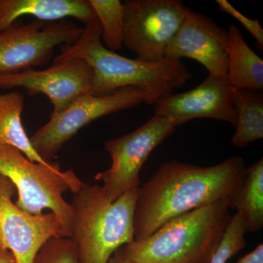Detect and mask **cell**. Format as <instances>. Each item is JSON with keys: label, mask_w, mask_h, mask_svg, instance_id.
<instances>
[{"label": "cell", "mask_w": 263, "mask_h": 263, "mask_svg": "<svg viewBox=\"0 0 263 263\" xmlns=\"http://www.w3.org/2000/svg\"><path fill=\"white\" fill-rule=\"evenodd\" d=\"M246 169L240 156L210 167L176 160L164 162L138 189L134 240L146 238L175 217L214 202L227 201L233 209Z\"/></svg>", "instance_id": "obj_1"}, {"label": "cell", "mask_w": 263, "mask_h": 263, "mask_svg": "<svg viewBox=\"0 0 263 263\" xmlns=\"http://www.w3.org/2000/svg\"><path fill=\"white\" fill-rule=\"evenodd\" d=\"M98 18L86 24L80 37L62 46L53 62L79 58L87 62L94 73L91 95L102 96L127 87H138L148 94L146 104L155 105L172 94L192 78L181 60L164 58L157 62L131 60L110 51L101 41Z\"/></svg>", "instance_id": "obj_2"}, {"label": "cell", "mask_w": 263, "mask_h": 263, "mask_svg": "<svg viewBox=\"0 0 263 263\" xmlns=\"http://www.w3.org/2000/svg\"><path fill=\"white\" fill-rule=\"evenodd\" d=\"M230 202L218 201L175 217L122 247L137 263H209L229 223Z\"/></svg>", "instance_id": "obj_3"}, {"label": "cell", "mask_w": 263, "mask_h": 263, "mask_svg": "<svg viewBox=\"0 0 263 263\" xmlns=\"http://www.w3.org/2000/svg\"><path fill=\"white\" fill-rule=\"evenodd\" d=\"M138 188L111 202L103 186L84 183L74 193L72 239L81 263H108L118 249L134 240Z\"/></svg>", "instance_id": "obj_4"}, {"label": "cell", "mask_w": 263, "mask_h": 263, "mask_svg": "<svg viewBox=\"0 0 263 263\" xmlns=\"http://www.w3.org/2000/svg\"><path fill=\"white\" fill-rule=\"evenodd\" d=\"M0 174L14 183L19 209L36 216L49 209L60 222V237H72L73 210L63 195L69 190L78 193L84 183L73 170L62 171L56 162H32L14 147L0 143Z\"/></svg>", "instance_id": "obj_5"}, {"label": "cell", "mask_w": 263, "mask_h": 263, "mask_svg": "<svg viewBox=\"0 0 263 263\" xmlns=\"http://www.w3.org/2000/svg\"><path fill=\"white\" fill-rule=\"evenodd\" d=\"M148 94L138 87H127L110 94L84 95L63 111L51 114L49 121L31 137L30 141L45 162L51 161L83 127L99 118L147 103Z\"/></svg>", "instance_id": "obj_6"}, {"label": "cell", "mask_w": 263, "mask_h": 263, "mask_svg": "<svg viewBox=\"0 0 263 263\" xmlns=\"http://www.w3.org/2000/svg\"><path fill=\"white\" fill-rule=\"evenodd\" d=\"M123 44L136 60L157 62L182 23L188 8L180 0H126Z\"/></svg>", "instance_id": "obj_7"}, {"label": "cell", "mask_w": 263, "mask_h": 263, "mask_svg": "<svg viewBox=\"0 0 263 263\" xmlns=\"http://www.w3.org/2000/svg\"><path fill=\"white\" fill-rule=\"evenodd\" d=\"M84 27L72 22H14L0 32V74L48 65L55 48L75 43Z\"/></svg>", "instance_id": "obj_8"}, {"label": "cell", "mask_w": 263, "mask_h": 263, "mask_svg": "<svg viewBox=\"0 0 263 263\" xmlns=\"http://www.w3.org/2000/svg\"><path fill=\"white\" fill-rule=\"evenodd\" d=\"M175 129L176 126L172 122L155 115L136 130L105 143L112 164L107 171L97 174L95 179L103 181V190L110 201H115L129 190L140 187L142 166L152 151L167 139Z\"/></svg>", "instance_id": "obj_9"}, {"label": "cell", "mask_w": 263, "mask_h": 263, "mask_svg": "<svg viewBox=\"0 0 263 263\" xmlns=\"http://www.w3.org/2000/svg\"><path fill=\"white\" fill-rule=\"evenodd\" d=\"M94 73L89 64L76 58L53 62L48 68L0 74V89L23 88L29 95H46L58 114L84 95L91 94Z\"/></svg>", "instance_id": "obj_10"}, {"label": "cell", "mask_w": 263, "mask_h": 263, "mask_svg": "<svg viewBox=\"0 0 263 263\" xmlns=\"http://www.w3.org/2000/svg\"><path fill=\"white\" fill-rule=\"evenodd\" d=\"M14 183L0 174V256L11 252L15 263H32L38 251L52 237L60 236L53 213L31 215L12 201Z\"/></svg>", "instance_id": "obj_11"}, {"label": "cell", "mask_w": 263, "mask_h": 263, "mask_svg": "<svg viewBox=\"0 0 263 263\" xmlns=\"http://www.w3.org/2000/svg\"><path fill=\"white\" fill-rule=\"evenodd\" d=\"M227 47L228 30L206 15L188 8L164 57L174 60L193 59L203 65L209 75L226 80L228 67Z\"/></svg>", "instance_id": "obj_12"}, {"label": "cell", "mask_w": 263, "mask_h": 263, "mask_svg": "<svg viewBox=\"0 0 263 263\" xmlns=\"http://www.w3.org/2000/svg\"><path fill=\"white\" fill-rule=\"evenodd\" d=\"M155 115L176 126L200 118L224 121L235 125L234 95L226 80L209 75L195 89L171 94L155 104Z\"/></svg>", "instance_id": "obj_13"}, {"label": "cell", "mask_w": 263, "mask_h": 263, "mask_svg": "<svg viewBox=\"0 0 263 263\" xmlns=\"http://www.w3.org/2000/svg\"><path fill=\"white\" fill-rule=\"evenodd\" d=\"M24 15L44 22L71 17L85 25L98 18L89 0H0V32Z\"/></svg>", "instance_id": "obj_14"}, {"label": "cell", "mask_w": 263, "mask_h": 263, "mask_svg": "<svg viewBox=\"0 0 263 263\" xmlns=\"http://www.w3.org/2000/svg\"><path fill=\"white\" fill-rule=\"evenodd\" d=\"M228 72L226 80L233 89H263V60L246 43L240 29H228Z\"/></svg>", "instance_id": "obj_15"}, {"label": "cell", "mask_w": 263, "mask_h": 263, "mask_svg": "<svg viewBox=\"0 0 263 263\" xmlns=\"http://www.w3.org/2000/svg\"><path fill=\"white\" fill-rule=\"evenodd\" d=\"M25 98L22 93L11 91L0 94V143L14 147L32 162H45L34 150L22 122Z\"/></svg>", "instance_id": "obj_16"}, {"label": "cell", "mask_w": 263, "mask_h": 263, "mask_svg": "<svg viewBox=\"0 0 263 263\" xmlns=\"http://www.w3.org/2000/svg\"><path fill=\"white\" fill-rule=\"evenodd\" d=\"M233 95L236 123L232 143L245 148L263 138V95L249 89H233Z\"/></svg>", "instance_id": "obj_17"}, {"label": "cell", "mask_w": 263, "mask_h": 263, "mask_svg": "<svg viewBox=\"0 0 263 263\" xmlns=\"http://www.w3.org/2000/svg\"><path fill=\"white\" fill-rule=\"evenodd\" d=\"M233 209L243 219L247 232L257 233L263 227V159L246 169L245 179Z\"/></svg>", "instance_id": "obj_18"}, {"label": "cell", "mask_w": 263, "mask_h": 263, "mask_svg": "<svg viewBox=\"0 0 263 263\" xmlns=\"http://www.w3.org/2000/svg\"><path fill=\"white\" fill-rule=\"evenodd\" d=\"M100 25L105 47L115 52L122 48L124 5L119 0H89Z\"/></svg>", "instance_id": "obj_19"}, {"label": "cell", "mask_w": 263, "mask_h": 263, "mask_svg": "<svg viewBox=\"0 0 263 263\" xmlns=\"http://www.w3.org/2000/svg\"><path fill=\"white\" fill-rule=\"evenodd\" d=\"M247 233L245 221L236 213L230 218L220 245L209 263H227L245 248Z\"/></svg>", "instance_id": "obj_20"}, {"label": "cell", "mask_w": 263, "mask_h": 263, "mask_svg": "<svg viewBox=\"0 0 263 263\" xmlns=\"http://www.w3.org/2000/svg\"><path fill=\"white\" fill-rule=\"evenodd\" d=\"M32 263H81L72 238L52 237L38 251Z\"/></svg>", "instance_id": "obj_21"}, {"label": "cell", "mask_w": 263, "mask_h": 263, "mask_svg": "<svg viewBox=\"0 0 263 263\" xmlns=\"http://www.w3.org/2000/svg\"><path fill=\"white\" fill-rule=\"evenodd\" d=\"M216 3L219 5V10L233 16L238 20L245 29L255 39L257 47L260 51L263 49V30L257 19H250L240 13L236 8H235L227 0H216Z\"/></svg>", "instance_id": "obj_22"}, {"label": "cell", "mask_w": 263, "mask_h": 263, "mask_svg": "<svg viewBox=\"0 0 263 263\" xmlns=\"http://www.w3.org/2000/svg\"><path fill=\"white\" fill-rule=\"evenodd\" d=\"M235 263H263V245H259L252 252L240 257Z\"/></svg>", "instance_id": "obj_23"}, {"label": "cell", "mask_w": 263, "mask_h": 263, "mask_svg": "<svg viewBox=\"0 0 263 263\" xmlns=\"http://www.w3.org/2000/svg\"><path fill=\"white\" fill-rule=\"evenodd\" d=\"M108 263H137L133 262L125 257L124 253H123L122 248L118 249L117 252H115L109 259Z\"/></svg>", "instance_id": "obj_24"}, {"label": "cell", "mask_w": 263, "mask_h": 263, "mask_svg": "<svg viewBox=\"0 0 263 263\" xmlns=\"http://www.w3.org/2000/svg\"><path fill=\"white\" fill-rule=\"evenodd\" d=\"M0 263H15L14 257L11 252L5 256H0Z\"/></svg>", "instance_id": "obj_25"}]
</instances>
